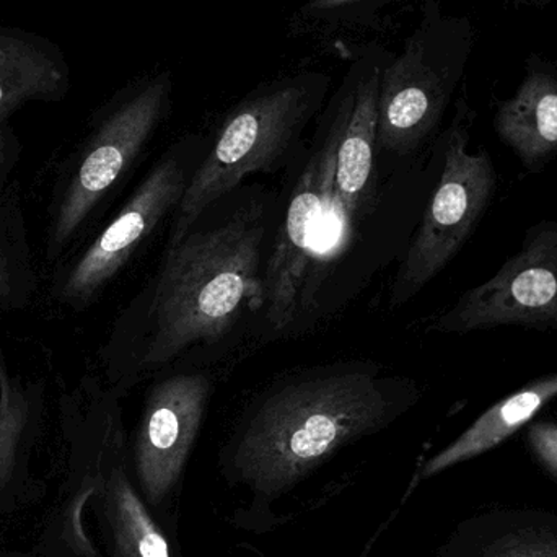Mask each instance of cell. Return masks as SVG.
<instances>
[{
	"label": "cell",
	"instance_id": "obj_2",
	"mask_svg": "<svg viewBox=\"0 0 557 557\" xmlns=\"http://www.w3.org/2000/svg\"><path fill=\"white\" fill-rule=\"evenodd\" d=\"M264 234L263 211L248 206L169 248L150 300L143 367L166 366L196 344L215 343L234 326L244 305L261 294Z\"/></svg>",
	"mask_w": 557,
	"mask_h": 557
},
{
	"label": "cell",
	"instance_id": "obj_12",
	"mask_svg": "<svg viewBox=\"0 0 557 557\" xmlns=\"http://www.w3.org/2000/svg\"><path fill=\"white\" fill-rule=\"evenodd\" d=\"M71 88L64 52L42 36L0 28V160L10 157L7 120L29 101H61Z\"/></svg>",
	"mask_w": 557,
	"mask_h": 557
},
{
	"label": "cell",
	"instance_id": "obj_9",
	"mask_svg": "<svg viewBox=\"0 0 557 557\" xmlns=\"http://www.w3.org/2000/svg\"><path fill=\"white\" fill-rule=\"evenodd\" d=\"M389 49L379 41L356 46L339 85L331 91L337 110L334 172L324 218L336 240H347L375 202L376 103Z\"/></svg>",
	"mask_w": 557,
	"mask_h": 557
},
{
	"label": "cell",
	"instance_id": "obj_18",
	"mask_svg": "<svg viewBox=\"0 0 557 557\" xmlns=\"http://www.w3.org/2000/svg\"><path fill=\"white\" fill-rule=\"evenodd\" d=\"M12 227H0V311L12 301L20 260L12 245Z\"/></svg>",
	"mask_w": 557,
	"mask_h": 557
},
{
	"label": "cell",
	"instance_id": "obj_17",
	"mask_svg": "<svg viewBox=\"0 0 557 557\" xmlns=\"http://www.w3.org/2000/svg\"><path fill=\"white\" fill-rule=\"evenodd\" d=\"M32 395L0 356V486L15 465L16 450L32 419Z\"/></svg>",
	"mask_w": 557,
	"mask_h": 557
},
{
	"label": "cell",
	"instance_id": "obj_7",
	"mask_svg": "<svg viewBox=\"0 0 557 557\" xmlns=\"http://www.w3.org/2000/svg\"><path fill=\"white\" fill-rule=\"evenodd\" d=\"M206 373H178L152 386L133 442V474L157 519L178 533L186 470L211 401Z\"/></svg>",
	"mask_w": 557,
	"mask_h": 557
},
{
	"label": "cell",
	"instance_id": "obj_13",
	"mask_svg": "<svg viewBox=\"0 0 557 557\" xmlns=\"http://www.w3.org/2000/svg\"><path fill=\"white\" fill-rule=\"evenodd\" d=\"M98 483L111 557H185L178 533L157 519L126 461L111 463Z\"/></svg>",
	"mask_w": 557,
	"mask_h": 557
},
{
	"label": "cell",
	"instance_id": "obj_10",
	"mask_svg": "<svg viewBox=\"0 0 557 557\" xmlns=\"http://www.w3.org/2000/svg\"><path fill=\"white\" fill-rule=\"evenodd\" d=\"M317 117L310 157L292 193L261 281L264 317L277 333L287 330L295 320L318 225L326 214L337 137V110L331 94Z\"/></svg>",
	"mask_w": 557,
	"mask_h": 557
},
{
	"label": "cell",
	"instance_id": "obj_14",
	"mask_svg": "<svg viewBox=\"0 0 557 557\" xmlns=\"http://www.w3.org/2000/svg\"><path fill=\"white\" fill-rule=\"evenodd\" d=\"M497 134L530 175L545 172L557 159V78L533 72L494 121Z\"/></svg>",
	"mask_w": 557,
	"mask_h": 557
},
{
	"label": "cell",
	"instance_id": "obj_20",
	"mask_svg": "<svg viewBox=\"0 0 557 557\" xmlns=\"http://www.w3.org/2000/svg\"><path fill=\"white\" fill-rule=\"evenodd\" d=\"M532 555H533V557H539V553H536V549H533ZM520 557H530V556L527 555V553H522V556H520Z\"/></svg>",
	"mask_w": 557,
	"mask_h": 557
},
{
	"label": "cell",
	"instance_id": "obj_5",
	"mask_svg": "<svg viewBox=\"0 0 557 557\" xmlns=\"http://www.w3.org/2000/svg\"><path fill=\"white\" fill-rule=\"evenodd\" d=\"M170 71L137 78L121 88L98 114L55 208L49 258L81 231L98 202L136 162L172 110Z\"/></svg>",
	"mask_w": 557,
	"mask_h": 557
},
{
	"label": "cell",
	"instance_id": "obj_19",
	"mask_svg": "<svg viewBox=\"0 0 557 557\" xmlns=\"http://www.w3.org/2000/svg\"><path fill=\"white\" fill-rule=\"evenodd\" d=\"M529 441L536 457L557 476V424L536 422L529 429Z\"/></svg>",
	"mask_w": 557,
	"mask_h": 557
},
{
	"label": "cell",
	"instance_id": "obj_4",
	"mask_svg": "<svg viewBox=\"0 0 557 557\" xmlns=\"http://www.w3.org/2000/svg\"><path fill=\"white\" fill-rule=\"evenodd\" d=\"M401 51L388 52L380 75L376 153L409 157L434 136L463 74L470 26L425 0Z\"/></svg>",
	"mask_w": 557,
	"mask_h": 557
},
{
	"label": "cell",
	"instance_id": "obj_6",
	"mask_svg": "<svg viewBox=\"0 0 557 557\" xmlns=\"http://www.w3.org/2000/svg\"><path fill=\"white\" fill-rule=\"evenodd\" d=\"M467 108L445 134L444 170L418 234L396 274L389 305L401 307L438 276L470 240L497 191V172L487 150L468 152Z\"/></svg>",
	"mask_w": 557,
	"mask_h": 557
},
{
	"label": "cell",
	"instance_id": "obj_3",
	"mask_svg": "<svg viewBox=\"0 0 557 557\" xmlns=\"http://www.w3.org/2000/svg\"><path fill=\"white\" fill-rule=\"evenodd\" d=\"M333 91L326 72L281 75L248 91L222 120L211 149L186 185L175 211L169 248L175 247L209 206L242 180L271 172L292 156L308 124L323 110Z\"/></svg>",
	"mask_w": 557,
	"mask_h": 557
},
{
	"label": "cell",
	"instance_id": "obj_8",
	"mask_svg": "<svg viewBox=\"0 0 557 557\" xmlns=\"http://www.w3.org/2000/svg\"><path fill=\"white\" fill-rule=\"evenodd\" d=\"M500 326L557 333V222L532 225L520 250L493 277L465 292L428 330L468 334Z\"/></svg>",
	"mask_w": 557,
	"mask_h": 557
},
{
	"label": "cell",
	"instance_id": "obj_16",
	"mask_svg": "<svg viewBox=\"0 0 557 557\" xmlns=\"http://www.w3.org/2000/svg\"><path fill=\"white\" fill-rule=\"evenodd\" d=\"M412 0H307L288 22L290 35L321 45L388 32Z\"/></svg>",
	"mask_w": 557,
	"mask_h": 557
},
{
	"label": "cell",
	"instance_id": "obj_1",
	"mask_svg": "<svg viewBox=\"0 0 557 557\" xmlns=\"http://www.w3.org/2000/svg\"><path fill=\"white\" fill-rule=\"evenodd\" d=\"M418 392L383 379L369 366L318 369L282 382L255 399L219 451L218 468L240 504L235 529H276L274 507L331 458L395 422Z\"/></svg>",
	"mask_w": 557,
	"mask_h": 557
},
{
	"label": "cell",
	"instance_id": "obj_15",
	"mask_svg": "<svg viewBox=\"0 0 557 557\" xmlns=\"http://www.w3.org/2000/svg\"><path fill=\"white\" fill-rule=\"evenodd\" d=\"M556 398L557 372L527 383L519 392L491 406L457 441L432 457L422 467V480L493 450L512 437L523 425L533 421V418Z\"/></svg>",
	"mask_w": 557,
	"mask_h": 557
},
{
	"label": "cell",
	"instance_id": "obj_11",
	"mask_svg": "<svg viewBox=\"0 0 557 557\" xmlns=\"http://www.w3.org/2000/svg\"><path fill=\"white\" fill-rule=\"evenodd\" d=\"M186 185L180 157L175 153L163 157L137 186L120 214L72 264L59 288L61 300L72 307L94 300L160 222L176 211Z\"/></svg>",
	"mask_w": 557,
	"mask_h": 557
}]
</instances>
